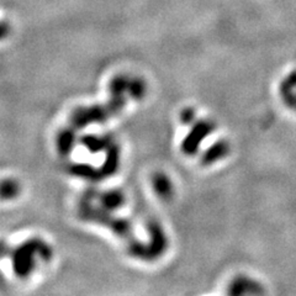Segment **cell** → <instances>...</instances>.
Masks as SVG:
<instances>
[{
	"label": "cell",
	"instance_id": "6da1fadb",
	"mask_svg": "<svg viewBox=\"0 0 296 296\" xmlns=\"http://www.w3.org/2000/svg\"><path fill=\"white\" fill-rule=\"evenodd\" d=\"M40 250L37 242L32 241L21 245L13 252V264L17 275H26L31 270L34 262V253Z\"/></svg>",
	"mask_w": 296,
	"mask_h": 296
},
{
	"label": "cell",
	"instance_id": "3957f363",
	"mask_svg": "<svg viewBox=\"0 0 296 296\" xmlns=\"http://www.w3.org/2000/svg\"><path fill=\"white\" fill-rule=\"evenodd\" d=\"M8 253H9V250H8L7 245L3 243V242H0V258H3L4 256H7Z\"/></svg>",
	"mask_w": 296,
	"mask_h": 296
},
{
	"label": "cell",
	"instance_id": "7a4b0ae2",
	"mask_svg": "<svg viewBox=\"0 0 296 296\" xmlns=\"http://www.w3.org/2000/svg\"><path fill=\"white\" fill-rule=\"evenodd\" d=\"M17 190L19 189L14 180H4L0 183V198L2 199H11L16 195Z\"/></svg>",
	"mask_w": 296,
	"mask_h": 296
}]
</instances>
